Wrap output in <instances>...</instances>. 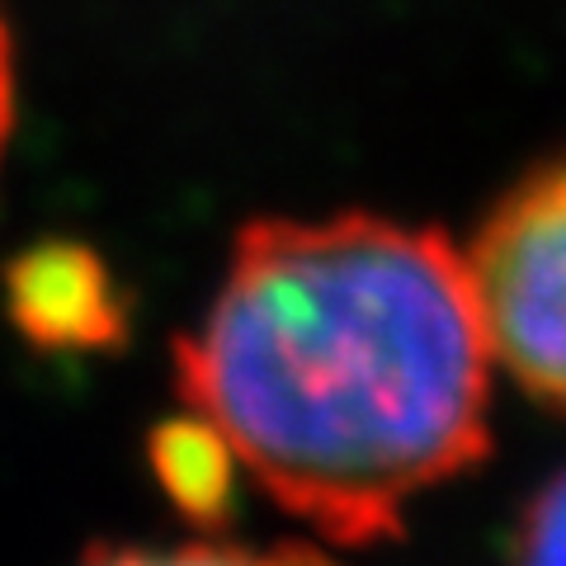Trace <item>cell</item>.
Returning <instances> with one entry per match:
<instances>
[{
    "label": "cell",
    "mask_w": 566,
    "mask_h": 566,
    "mask_svg": "<svg viewBox=\"0 0 566 566\" xmlns=\"http://www.w3.org/2000/svg\"><path fill=\"white\" fill-rule=\"evenodd\" d=\"M495 368L566 411V161L534 170L468 245Z\"/></svg>",
    "instance_id": "obj_2"
},
{
    "label": "cell",
    "mask_w": 566,
    "mask_h": 566,
    "mask_svg": "<svg viewBox=\"0 0 566 566\" xmlns=\"http://www.w3.org/2000/svg\"><path fill=\"white\" fill-rule=\"evenodd\" d=\"M10 128H14V39L6 6H0V161H6L10 147Z\"/></svg>",
    "instance_id": "obj_7"
},
{
    "label": "cell",
    "mask_w": 566,
    "mask_h": 566,
    "mask_svg": "<svg viewBox=\"0 0 566 566\" xmlns=\"http://www.w3.org/2000/svg\"><path fill=\"white\" fill-rule=\"evenodd\" d=\"M81 566H340L312 543H147V547H95Z\"/></svg>",
    "instance_id": "obj_5"
},
{
    "label": "cell",
    "mask_w": 566,
    "mask_h": 566,
    "mask_svg": "<svg viewBox=\"0 0 566 566\" xmlns=\"http://www.w3.org/2000/svg\"><path fill=\"white\" fill-rule=\"evenodd\" d=\"M495 349L468 251L382 212L255 218L175 387L237 472L326 543L401 534L491 449Z\"/></svg>",
    "instance_id": "obj_1"
},
{
    "label": "cell",
    "mask_w": 566,
    "mask_h": 566,
    "mask_svg": "<svg viewBox=\"0 0 566 566\" xmlns=\"http://www.w3.org/2000/svg\"><path fill=\"white\" fill-rule=\"evenodd\" d=\"M14 312H20L24 331L39 335V340L85 345L104 340L114 331L109 279L81 251L29 260L14 279Z\"/></svg>",
    "instance_id": "obj_3"
},
{
    "label": "cell",
    "mask_w": 566,
    "mask_h": 566,
    "mask_svg": "<svg viewBox=\"0 0 566 566\" xmlns=\"http://www.w3.org/2000/svg\"><path fill=\"white\" fill-rule=\"evenodd\" d=\"M510 566H566V468L524 505Z\"/></svg>",
    "instance_id": "obj_6"
},
{
    "label": "cell",
    "mask_w": 566,
    "mask_h": 566,
    "mask_svg": "<svg viewBox=\"0 0 566 566\" xmlns=\"http://www.w3.org/2000/svg\"><path fill=\"white\" fill-rule=\"evenodd\" d=\"M156 472H161V486L175 495V505L185 510L189 520H218L227 510V495H232V453L222 449V439L208 430L203 420H193L185 411V420L156 430Z\"/></svg>",
    "instance_id": "obj_4"
}]
</instances>
